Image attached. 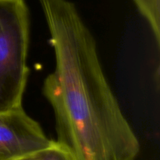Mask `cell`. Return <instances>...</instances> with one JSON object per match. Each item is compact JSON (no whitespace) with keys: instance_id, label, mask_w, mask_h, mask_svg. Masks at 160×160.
Instances as JSON below:
<instances>
[{"instance_id":"5b68a950","label":"cell","mask_w":160,"mask_h":160,"mask_svg":"<svg viewBox=\"0 0 160 160\" xmlns=\"http://www.w3.org/2000/svg\"><path fill=\"white\" fill-rule=\"evenodd\" d=\"M30 160H73V159L67 149L54 142L48 148L31 155Z\"/></svg>"},{"instance_id":"6da1fadb","label":"cell","mask_w":160,"mask_h":160,"mask_svg":"<svg viewBox=\"0 0 160 160\" xmlns=\"http://www.w3.org/2000/svg\"><path fill=\"white\" fill-rule=\"evenodd\" d=\"M56 68L43 84L57 142L73 160H134L139 142L106 79L92 33L68 0H39Z\"/></svg>"},{"instance_id":"8992f818","label":"cell","mask_w":160,"mask_h":160,"mask_svg":"<svg viewBox=\"0 0 160 160\" xmlns=\"http://www.w3.org/2000/svg\"><path fill=\"white\" fill-rule=\"evenodd\" d=\"M32 155H33V154H32ZM31 156H26V157L21 158V159H17V160H30V159H31Z\"/></svg>"},{"instance_id":"277c9868","label":"cell","mask_w":160,"mask_h":160,"mask_svg":"<svg viewBox=\"0 0 160 160\" xmlns=\"http://www.w3.org/2000/svg\"><path fill=\"white\" fill-rule=\"evenodd\" d=\"M142 15L146 18L154 33L158 45L160 42V0H134Z\"/></svg>"},{"instance_id":"3957f363","label":"cell","mask_w":160,"mask_h":160,"mask_svg":"<svg viewBox=\"0 0 160 160\" xmlns=\"http://www.w3.org/2000/svg\"><path fill=\"white\" fill-rule=\"evenodd\" d=\"M38 123L23 107L0 112V160H17L52 145Z\"/></svg>"},{"instance_id":"7a4b0ae2","label":"cell","mask_w":160,"mask_h":160,"mask_svg":"<svg viewBox=\"0 0 160 160\" xmlns=\"http://www.w3.org/2000/svg\"><path fill=\"white\" fill-rule=\"evenodd\" d=\"M24 0H0V112L22 107L29 70Z\"/></svg>"}]
</instances>
